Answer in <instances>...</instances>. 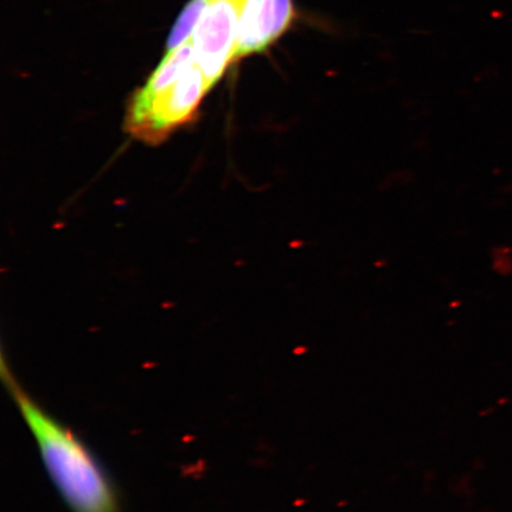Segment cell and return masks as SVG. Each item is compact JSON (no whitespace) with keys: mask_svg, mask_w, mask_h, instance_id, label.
Here are the masks:
<instances>
[{"mask_svg":"<svg viewBox=\"0 0 512 512\" xmlns=\"http://www.w3.org/2000/svg\"><path fill=\"white\" fill-rule=\"evenodd\" d=\"M196 61L195 48L191 37L175 49L168 50L162 62L150 76L146 85L133 96L131 107L143 106L169 88Z\"/></svg>","mask_w":512,"mask_h":512,"instance_id":"cell-5","label":"cell"},{"mask_svg":"<svg viewBox=\"0 0 512 512\" xmlns=\"http://www.w3.org/2000/svg\"><path fill=\"white\" fill-rule=\"evenodd\" d=\"M209 3L210 0H191L185 6L182 15L179 16L174 28H172L168 40V50L175 49L189 40Z\"/></svg>","mask_w":512,"mask_h":512,"instance_id":"cell-6","label":"cell"},{"mask_svg":"<svg viewBox=\"0 0 512 512\" xmlns=\"http://www.w3.org/2000/svg\"><path fill=\"white\" fill-rule=\"evenodd\" d=\"M246 0H210L192 32L195 57L211 87L234 61L236 37Z\"/></svg>","mask_w":512,"mask_h":512,"instance_id":"cell-3","label":"cell"},{"mask_svg":"<svg viewBox=\"0 0 512 512\" xmlns=\"http://www.w3.org/2000/svg\"><path fill=\"white\" fill-rule=\"evenodd\" d=\"M296 21L293 0H246L236 37L234 61L264 53Z\"/></svg>","mask_w":512,"mask_h":512,"instance_id":"cell-4","label":"cell"},{"mask_svg":"<svg viewBox=\"0 0 512 512\" xmlns=\"http://www.w3.org/2000/svg\"><path fill=\"white\" fill-rule=\"evenodd\" d=\"M2 377L34 437L57 492L72 512H121L117 490L93 452L25 392L2 361Z\"/></svg>","mask_w":512,"mask_h":512,"instance_id":"cell-1","label":"cell"},{"mask_svg":"<svg viewBox=\"0 0 512 512\" xmlns=\"http://www.w3.org/2000/svg\"><path fill=\"white\" fill-rule=\"evenodd\" d=\"M213 88L197 61L181 78L143 106L128 108L127 131L147 143H159L188 123L196 114L204 95Z\"/></svg>","mask_w":512,"mask_h":512,"instance_id":"cell-2","label":"cell"}]
</instances>
